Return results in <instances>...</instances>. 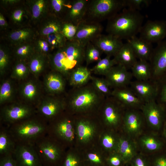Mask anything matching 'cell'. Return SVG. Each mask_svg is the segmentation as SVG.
Segmentation results:
<instances>
[{"mask_svg":"<svg viewBox=\"0 0 166 166\" xmlns=\"http://www.w3.org/2000/svg\"><path fill=\"white\" fill-rule=\"evenodd\" d=\"M105 97L89 82L70 90L65 97L66 110L70 113L88 114L98 110Z\"/></svg>","mask_w":166,"mask_h":166,"instance_id":"obj_1","label":"cell"},{"mask_svg":"<svg viewBox=\"0 0 166 166\" xmlns=\"http://www.w3.org/2000/svg\"><path fill=\"white\" fill-rule=\"evenodd\" d=\"M144 19L138 10L124 8L108 20L106 31L108 34L127 40L140 33Z\"/></svg>","mask_w":166,"mask_h":166,"instance_id":"obj_2","label":"cell"},{"mask_svg":"<svg viewBox=\"0 0 166 166\" xmlns=\"http://www.w3.org/2000/svg\"><path fill=\"white\" fill-rule=\"evenodd\" d=\"M7 127L17 144L34 145L47 134L48 123L44 120L32 117Z\"/></svg>","mask_w":166,"mask_h":166,"instance_id":"obj_3","label":"cell"},{"mask_svg":"<svg viewBox=\"0 0 166 166\" xmlns=\"http://www.w3.org/2000/svg\"><path fill=\"white\" fill-rule=\"evenodd\" d=\"M126 7L125 0H89L83 21L100 23Z\"/></svg>","mask_w":166,"mask_h":166,"instance_id":"obj_4","label":"cell"},{"mask_svg":"<svg viewBox=\"0 0 166 166\" xmlns=\"http://www.w3.org/2000/svg\"><path fill=\"white\" fill-rule=\"evenodd\" d=\"M53 137L48 134L38 140L34 145L42 165L55 166L61 160V148Z\"/></svg>","mask_w":166,"mask_h":166,"instance_id":"obj_5","label":"cell"},{"mask_svg":"<svg viewBox=\"0 0 166 166\" xmlns=\"http://www.w3.org/2000/svg\"><path fill=\"white\" fill-rule=\"evenodd\" d=\"M98 109L101 119L108 126L117 127L122 123L126 109L113 97H105Z\"/></svg>","mask_w":166,"mask_h":166,"instance_id":"obj_6","label":"cell"},{"mask_svg":"<svg viewBox=\"0 0 166 166\" xmlns=\"http://www.w3.org/2000/svg\"><path fill=\"white\" fill-rule=\"evenodd\" d=\"M63 113L48 123L47 134L53 136L63 141L71 142L75 138L74 121Z\"/></svg>","mask_w":166,"mask_h":166,"instance_id":"obj_7","label":"cell"},{"mask_svg":"<svg viewBox=\"0 0 166 166\" xmlns=\"http://www.w3.org/2000/svg\"><path fill=\"white\" fill-rule=\"evenodd\" d=\"M36 111L26 104L13 103L6 105L1 110V118L7 127L29 118Z\"/></svg>","mask_w":166,"mask_h":166,"instance_id":"obj_8","label":"cell"},{"mask_svg":"<svg viewBox=\"0 0 166 166\" xmlns=\"http://www.w3.org/2000/svg\"><path fill=\"white\" fill-rule=\"evenodd\" d=\"M66 110L65 97L51 95L41 101L37 107V112L48 123Z\"/></svg>","mask_w":166,"mask_h":166,"instance_id":"obj_9","label":"cell"},{"mask_svg":"<svg viewBox=\"0 0 166 166\" xmlns=\"http://www.w3.org/2000/svg\"><path fill=\"white\" fill-rule=\"evenodd\" d=\"M141 110L146 124L155 131L162 129L166 119V109L156 101L144 103Z\"/></svg>","mask_w":166,"mask_h":166,"instance_id":"obj_10","label":"cell"},{"mask_svg":"<svg viewBox=\"0 0 166 166\" xmlns=\"http://www.w3.org/2000/svg\"><path fill=\"white\" fill-rule=\"evenodd\" d=\"M145 120L140 110L126 109L122 124L126 135L134 139L143 133Z\"/></svg>","mask_w":166,"mask_h":166,"instance_id":"obj_11","label":"cell"},{"mask_svg":"<svg viewBox=\"0 0 166 166\" xmlns=\"http://www.w3.org/2000/svg\"><path fill=\"white\" fill-rule=\"evenodd\" d=\"M157 44L148 61L151 69L152 80L156 81L166 75V39Z\"/></svg>","mask_w":166,"mask_h":166,"instance_id":"obj_12","label":"cell"},{"mask_svg":"<svg viewBox=\"0 0 166 166\" xmlns=\"http://www.w3.org/2000/svg\"><path fill=\"white\" fill-rule=\"evenodd\" d=\"M141 38L151 43H157L166 37V21L148 20L142 26L140 32Z\"/></svg>","mask_w":166,"mask_h":166,"instance_id":"obj_13","label":"cell"},{"mask_svg":"<svg viewBox=\"0 0 166 166\" xmlns=\"http://www.w3.org/2000/svg\"><path fill=\"white\" fill-rule=\"evenodd\" d=\"M13 154L17 166L42 165L34 145L17 144Z\"/></svg>","mask_w":166,"mask_h":166,"instance_id":"obj_14","label":"cell"},{"mask_svg":"<svg viewBox=\"0 0 166 166\" xmlns=\"http://www.w3.org/2000/svg\"><path fill=\"white\" fill-rule=\"evenodd\" d=\"M136 139L138 149L147 156L152 155L165 150V142L156 134L142 133Z\"/></svg>","mask_w":166,"mask_h":166,"instance_id":"obj_15","label":"cell"},{"mask_svg":"<svg viewBox=\"0 0 166 166\" xmlns=\"http://www.w3.org/2000/svg\"><path fill=\"white\" fill-rule=\"evenodd\" d=\"M103 27L100 23L83 21L78 26L77 34L74 40L85 47L101 34Z\"/></svg>","mask_w":166,"mask_h":166,"instance_id":"obj_16","label":"cell"},{"mask_svg":"<svg viewBox=\"0 0 166 166\" xmlns=\"http://www.w3.org/2000/svg\"><path fill=\"white\" fill-rule=\"evenodd\" d=\"M120 65L113 66L105 76L109 86L113 89L129 86L133 77L131 72Z\"/></svg>","mask_w":166,"mask_h":166,"instance_id":"obj_17","label":"cell"},{"mask_svg":"<svg viewBox=\"0 0 166 166\" xmlns=\"http://www.w3.org/2000/svg\"><path fill=\"white\" fill-rule=\"evenodd\" d=\"M129 86L136 96L144 103L156 100L157 87L156 81L152 80L146 81H132Z\"/></svg>","mask_w":166,"mask_h":166,"instance_id":"obj_18","label":"cell"},{"mask_svg":"<svg viewBox=\"0 0 166 166\" xmlns=\"http://www.w3.org/2000/svg\"><path fill=\"white\" fill-rule=\"evenodd\" d=\"M112 96L126 109L140 110L144 103L140 99L129 86L113 89Z\"/></svg>","mask_w":166,"mask_h":166,"instance_id":"obj_19","label":"cell"},{"mask_svg":"<svg viewBox=\"0 0 166 166\" xmlns=\"http://www.w3.org/2000/svg\"><path fill=\"white\" fill-rule=\"evenodd\" d=\"M106 56L114 57L124 44L121 40L112 35L101 34L92 42Z\"/></svg>","mask_w":166,"mask_h":166,"instance_id":"obj_20","label":"cell"},{"mask_svg":"<svg viewBox=\"0 0 166 166\" xmlns=\"http://www.w3.org/2000/svg\"><path fill=\"white\" fill-rule=\"evenodd\" d=\"M65 78L60 73L53 70L45 76L44 85L51 95H61L65 90Z\"/></svg>","mask_w":166,"mask_h":166,"instance_id":"obj_21","label":"cell"},{"mask_svg":"<svg viewBox=\"0 0 166 166\" xmlns=\"http://www.w3.org/2000/svg\"><path fill=\"white\" fill-rule=\"evenodd\" d=\"M138 145L135 139L127 135L119 136L116 152L123 158L127 164L138 153Z\"/></svg>","mask_w":166,"mask_h":166,"instance_id":"obj_22","label":"cell"},{"mask_svg":"<svg viewBox=\"0 0 166 166\" xmlns=\"http://www.w3.org/2000/svg\"><path fill=\"white\" fill-rule=\"evenodd\" d=\"M89 0H73L71 7L68 10L63 22L78 25L83 21Z\"/></svg>","mask_w":166,"mask_h":166,"instance_id":"obj_23","label":"cell"},{"mask_svg":"<svg viewBox=\"0 0 166 166\" xmlns=\"http://www.w3.org/2000/svg\"><path fill=\"white\" fill-rule=\"evenodd\" d=\"M86 115L79 117L76 121L77 133L79 140L86 143L91 140L95 133V126Z\"/></svg>","mask_w":166,"mask_h":166,"instance_id":"obj_24","label":"cell"},{"mask_svg":"<svg viewBox=\"0 0 166 166\" xmlns=\"http://www.w3.org/2000/svg\"><path fill=\"white\" fill-rule=\"evenodd\" d=\"M51 61L53 70L61 73L67 79L69 72L75 67L67 57L63 48L58 49Z\"/></svg>","mask_w":166,"mask_h":166,"instance_id":"obj_25","label":"cell"},{"mask_svg":"<svg viewBox=\"0 0 166 166\" xmlns=\"http://www.w3.org/2000/svg\"><path fill=\"white\" fill-rule=\"evenodd\" d=\"M92 72L87 66L82 65L75 67L69 72L67 80L72 87L83 86L90 81Z\"/></svg>","mask_w":166,"mask_h":166,"instance_id":"obj_26","label":"cell"},{"mask_svg":"<svg viewBox=\"0 0 166 166\" xmlns=\"http://www.w3.org/2000/svg\"><path fill=\"white\" fill-rule=\"evenodd\" d=\"M127 40L137 58L139 60L149 61L153 49L152 43L136 36Z\"/></svg>","mask_w":166,"mask_h":166,"instance_id":"obj_27","label":"cell"},{"mask_svg":"<svg viewBox=\"0 0 166 166\" xmlns=\"http://www.w3.org/2000/svg\"><path fill=\"white\" fill-rule=\"evenodd\" d=\"M85 47L73 40L67 41L63 48L68 59L75 67L82 65L85 61Z\"/></svg>","mask_w":166,"mask_h":166,"instance_id":"obj_28","label":"cell"},{"mask_svg":"<svg viewBox=\"0 0 166 166\" xmlns=\"http://www.w3.org/2000/svg\"><path fill=\"white\" fill-rule=\"evenodd\" d=\"M113 58L117 65H122L128 69H131L137 61L132 48L127 42L124 44Z\"/></svg>","mask_w":166,"mask_h":166,"instance_id":"obj_29","label":"cell"},{"mask_svg":"<svg viewBox=\"0 0 166 166\" xmlns=\"http://www.w3.org/2000/svg\"><path fill=\"white\" fill-rule=\"evenodd\" d=\"M131 69L133 77L136 80L146 81L152 79L151 69L148 61L137 60Z\"/></svg>","mask_w":166,"mask_h":166,"instance_id":"obj_30","label":"cell"},{"mask_svg":"<svg viewBox=\"0 0 166 166\" xmlns=\"http://www.w3.org/2000/svg\"><path fill=\"white\" fill-rule=\"evenodd\" d=\"M17 143L10 134L7 127H2L0 131V155L13 154Z\"/></svg>","mask_w":166,"mask_h":166,"instance_id":"obj_31","label":"cell"},{"mask_svg":"<svg viewBox=\"0 0 166 166\" xmlns=\"http://www.w3.org/2000/svg\"><path fill=\"white\" fill-rule=\"evenodd\" d=\"M38 83L33 80H29L23 84L20 88V93L22 97L28 102L35 101L40 93Z\"/></svg>","mask_w":166,"mask_h":166,"instance_id":"obj_32","label":"cell"},{"mask_svg":"<svg viewBox=\"0 0 166 166\" xmlns=\"http://www.w3.org/2000/svg\"><path fill=\"white\" fill-rule=\"evenodd\" d=\"M44 55L39 53L33 54L28 65L30 73L37 77L42 73L45 65Z\"/></svg>","mask_w":166,"mask_h":166,"instance_id":"obj_33","label":"cell"},{"mask_svg":"<svg viewBox=\"0 0 166 166\" xmlns=\"http://www.w3.org/2000/svg\"><path fill=\"white\" fill-rule=\"evenodd\" d=\"M111 57L106 56L98 61L96 64L90 69L92 73L105 76L113 66L117 65L114 58L111 59Z\"/></svg>","mask_w":166,"mask_h":166,"instance_id":"obj_34","label":"cell"},{"mask_svg":"<svg viewBox=\"0 0 166 166\" xmlns=\"http://www.w3.org/2000/svg\"><path fill=\"white\" fill-rule=\"evenodd\" d=\"M102 51L92 42H89L85 47V61L87 67L90 64L97 62L101 58Z\"/></svg>","mask_w":166,"mask_h":166,"instance_id":"obj_35","label":"cell"},{"mask_svg":"<svg viewBox=\"0 0 166 166\" xmlns=\"http://www.w3.org/2000/svg\"><path fill=\"white\" fill-rule=\"evenodd\" d=\"M14 93V88L11 81L9 80L3 81L0 86V104L10 101L13 97Z\"/></svg>","mask_w":166,"mask_h":166,"instance_id":"obj_36","label":"cell"},{"mask_svg":"<svg viewBox=\"0 0 166 166\" xmlns=\"http://www.w3.org/2000/svg\"><path fill=\"white\" fill-rule=\"evenodd\" d=\"M63 22L53 15L52 19L42 27L41 33L45 36L55 33L61 32Z\"/></svg>","mask_w":166,"mask_h":166,"instance_id":"obj_37","label":"cell"},{"mask_svg":"<svg viewBox=\"0 0 166 166\" xmlns=\"http://www.w3.org/2000/svg\"><path fill=\"white\" fill-rule=\"evenodd\" d=\"M90 82L95 88L106 97L112 96L113 89L105 78L92 75Z\"/></svg>","mask_w":166,"mask_h":166,"instance_id":"obj_38","label":"cell"},{"mask_svg":"<svg viewBox=\"0 0 166 166\" xmlns=\"http://www.w3.org/2000/svg\"><path fill=\"white\" fill-rule=\"evenodd\" d=\"M51 4L54 15L60 19V15L64 14L65 16L71 6L72 0H52Z\"/></svg>","mask_w":166,"mask_h":166,"instance_id":"obj_39","label":"cell"},{"mask_svg":"<svg viewBox=\"0 0 166 166\" xmlns=\"http://www.w3.org/2000/svg\"><path fill=\"white\" fill-rule=\"evenodd\" d=\"M119 136H117L111 132L105 133L101 139L103 147L110 152H116Z\"/></svg>","mask_w":166,"mask_h":166,"instance_id":"obj_40","label":"cell"},{"mask_svg":"<svg viewBox=\"0 0 166 166\" xmlns=\"http://www.w3.org/2000/svg\"><path fill=\"white\" fill-rule=\"evenodd\" d=\"M33 34V32L30 29H22L11 32L9 35V38L13 42L21 44L28 41Z\"/></svg>","mask_w":166,"mask_h":166,"instance_id":"obj_41","label":"cell"},{"mask_svg":"<svg viewBox=\"0 0 166 166\" xmlns=\"http://www.w3.org/2000/svg\"><path fill=\"white\" fill-rule=\"evenodd\" d=\"M30 73L28 65L24 61H20L14 67L11 76L13 78L22 80L26 78Z\"/></svg>","mask_w":166,"mask_h":166,"instance_id":"obj_42","label":"cell"},{"mask_svg":"<svg viewBox=\"0 0 166 166\" xmlns=\"http://www.w3.org/2000/svg\"><path fill=\"white\" fill-rule=\"evenodd\" d=\"M47 42L52 49L63 48L67 40L61 32L50 34L47 36Z\"/></svg>","mask_w":166,"mask_h":166,"instance_id":"obj_43","label":"cell"},{"mask_svg":"<svg viewBox=\"0 0 166 166\" xmlns=\"http://www.w3.org/2000/svg\"><path fill=\"white\" fill-rule=\"evenodd\" d=\"M156 82L157 91L156 101L166 109V75Z\"/></svg>","mask_w":166,"mask_h":166,"instance_id":"obj_44","label":"cell"},{"mask_svg":"<svg viewBox=\"0 0 166 166\" xmlns=\"http://www.w3.org/2000/svg\"><path fill=\"white\" fill-rule=\"evenodd\" d=\"M78 26L70 22H63L61 33L68 41H73L77 34Z\"/></svg>","mask_w":166,"mask_h":166,"instance_id":"obj_45","label":"cell"},{"mask_svg":"<svg viewBox=\"0 0 166 166\" xmlns=\"http://www.w3.org/2000/svg\"><path fill=\"white\" fill-rule=\"evenodd\" d=\"M33 48L31 46L28 44H22L16 48L15 54L20 61L29 58L33 55Z\"/></svg>","mask_w":166,"mask_h":166,"instance_id":"obj_46","label":"cell"},{"mask_svg":"<svg viewBox=\"0 0 166 166\" xmlns=\"http://www.w3.org/2000/svg\"><path fill=\"white\" fill-rule=\"evenodd\" d=\"M129 164L130 166H151L150 156L142 153H138Z\"/></svg>","mask_w":166,"mask_h":166,"instance_id":"obj_47","label":"cell"},{"mask_svg":"<svg viewBox=\"0 0 166 166\" xmlns=\"http://www.w3.org/2000/svg\"><path fill=\"white\" fill-rule=\"evenodd\" d=\"M46 3L43 0L34 1L32 7V14L33 18L38 19L44 13L45 10Z\"/></svg>","mask_w":166,"mask_h":166,"instance_id":"obj_48","label":"cell"},{"mask_svg":"<svg viewBox=\"0 0 166 166\" xmlns=\"http://www.w3.org/2000/svg\"><path fill=\"white\" fill-rule=\"evenodd\" d=\"M107 166H125L127 164L122 156L117 152H111L106 159Z\"/></svg>","mask_w":166,"mask_h":166,"instance_id":"obj_49","label":"cell"},{"mask_svg":"<svg viewBox=\"0 0 166 166\" xmlns=\"http://www.w3.org/2000/svg\"><path fill=\"white\" fill-rule=\"evenodd\" d=\"M80 157L74 153L69 152L65 156L62 166H81Z\"/></svg>","mask_w":166,"mask_h":166,"instance_id":"obj_50","label":"cell"},{"mask_svg":"<svg viewBox=\"0 0 166 166\" xmlns=\"http://www.w3.org/2000/svg\"><path fill=\"white\" fill-rule=\"evenodd\" d=\"M9 56L5 49H0V72L1 75H4L7 70L9 63Z\"/></svg>","mask_w":166,"mask_h":166,"instance_id":"obj_51","label":"cell"},{"mask_svg":"<svg viewBox=\"0 0 166 166\" xmlns=\"http://www.w3.org/2000/svg\"><path fill=\"white\" fill-rule=\"evenodd\" d=\"M151 166H166V152L164 150L150 157Z\"/></svg>","mask_w":166,"mask_h":166,"instance_id":"obj_52","label":"cell"},{"mask_svg":"<svg viewBox=\"0 0 166 166\" xmlns=\"http://www.w3.org/2000/svg\"><path fill=\"white\" fill-rule=\"evenodd\" d=\"M87 161L93 166H104L105 163L103 158L99 154L90 152L87 155Z\"/></svg>","mask_w":166,"mask_h":166,"instance_id":"obj_53","label":"cell"},{"mask_svg":"<svg viewBox=\"0 0 166 166\" xmlns=\"http://www.w3.org/2000/svg\"><path fill=\"white\" fill-rule=\"evenodd\" d=\"M151 2L149 0H125L126 7L134 10H138L141 6H148Z\"/></svg>","mask_w":166,"mask_h":166,"instance_id":"obj_54","label":"cell"},{"mask_svg":"<svg viewBox=\"0 0 166 166\" xmlns=\"http://www.w3.org/2000/svg\"><path fill=\"white\" fill-rule=\"evenodd\" d=\"M0 166H17L13 154L0 156Z\"/></svg>","mask_w":166,"mask_h":166,"instance_id":"obj_55","label":"cell"},{"mask_svg":"<svg viewBox=\"0 0 166 166\" xmlns=\"http://www.w3.org/2000/svg\"><path fill=\"white\" fill-rule=\"evenodd\" d=\"M38 49L40 51V53L44 54L49 51L50 48L49 45L47 42L44 40H39L37 43Z\"/></svg>","mask_w":166,"mask_h":166,"instance_id":"obj_56","label":"cell"},{"mask_svg":"<svg viewBox=\"0 0 166 166\" xmlns=\"http://www.w3.org/2000/svg\"><path fill=\"white\" fill-rule=\"evenodd\" d=\"M24 11L21 9H18L15 10L12 14V18L16 22H21L22 18Z\"/></svg>","mask_w":166,"mask_h":166,"instance_id":"obj_57","label":"cell"},{"mask_svg":"<svg viewBox=\"0 0 166 166\" xmlns=\"http://www.w3.org/2000/svg\"><path fill=\"white\" fill-rule=\"evenodd\" d=\"M162 129L163 139L166 143V119L164 123Z\"/></svg>","mask_w":166,"mask_h":166,"instance_id":"obj_58","label":"cell"},{"mask_svg":"<svg viewBox=\"0 0 166 166\" xmlns=\"http://www.w3.org/2000/svg\"><path fill=\"white\" fill-rule=\"evenodd\" d=\"M0 26L2 27L7 26L6 21L3 15L1 14H0Z\"/></svg>","mask_w":166,"mask_h":166,"instance_id":"obj_59","label":"cell"},{"mask_svg":"<svg viewBox=\"0 0 166 166\" xmlns=\"http://www.w3.org/2000/svg\"><path fill=\"white\" fill-rule=\"evenodd\" d=\"M125 166H130L129 165V164H127Z\"/></svg>","mask_w":166,"mask_h":166,"instance_id":"obj_60","label":"cell"},{"mask_svg":"<svg viewBox=\"0 0 166 166\" xmlns=\"http://www.w3.org/2000/svg\"><path fill=\"white\" fill-rule=\"evenodd\" d=\"M42 166H44V165H42Z\"/></svg>","mask_w":166,"mask_h":166,"instance_id":"obj_61","label":"cell"}]
</instances>
